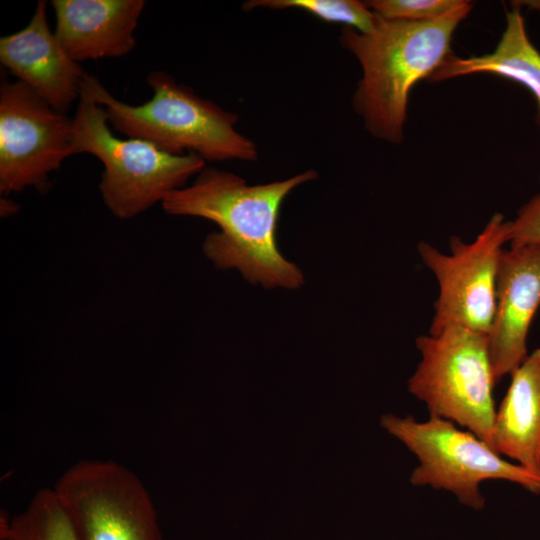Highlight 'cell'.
<instances>
[{"label":"cell","instance_id":"6da1fadb","mask_svg":"<svg viewBox=\"0 0 540 540\" xmlns=\"http://www.w3.org/2000/svg\"><path fill=\"white\" fill-rule=\"evenodd\" d=\"M318 178L309 169L288 179L248 185L230 171L205 167L188 187L168 194L161 203L174 216L210 220L221 229L208 235L205 255L219 269H237L253 284L296 289L301 270L285 259L277 245L280 207L296 187Z\"/></svg>","mask_w":540,"mask_h":540},{"label":"cell","instance_id":"7a4b0ae2","mask_svg":"<svg viewBox=\"0 0 540 540\" xmlns=\"http://www.w3.org/2000/svg\"><path fill=\"white\" fill-rule=\"evenodd\" d=\"M471 8L464 0L453 11L430 21L376 15L368 32L343 27L340 44L361 68L352 105L371 136L392 144L402 142L410 91L451 55L453 34Z\"/></svg>","mask_w":540,"mask_h":540},{"label":"cell","instance_id":"3957f363","mask_svg":"<svg viewBox=\"0 0 540 540\" xmlns=\"http://www.w3.org/2000/svg\"><path fill=\"white\" fill-rule=\"evenodd\" d=\"M147 83L153 96L141 105L120 101L89 74L82 93L104 107L115 130L151 142L170 154L188 151L205 162L258 159L254 141L236 129V113L200 97L166 72H151Z\"/></svg>","mask_w":540,"mask_h":540},{"label":"cell","instance_id":"277c9868","mask_svg":"<svg viewBox=\"0 0 540 540\" xmlns=\"http://www.w3.org/2000/svg\"><path fill=\"white\" fill-rule=\"evenodd\" d=\"M108 123L104 107L82 93L73 117V153L91 154L103 163L99 189L105 205L120 219L162 203L205 168L194 153L173 155L142 139L116 137Z\"/></svg>","mask_w":540,"mask_h":540},{"label":"cell","instance_id":"5b68a950","mask_svg":"<svg viewBox=\"0 0 540 540\" xmlns=\"http://www.w3.org/2000/svg\"><path fill=\"white\" fill-rule=\"evenodd\" d=\"M421 360L408 380V390L424 402L430 416L471 431L490 447L496 408V385L488 335L449 326L416 339Z\"/></svg>","mask_w":540,"mask_h":540},{"label":"cell","instance_id":"8992f818","mask_svg":"<svg viewBox=\"0 0 540 540\" xmlns=\"http://www.w3.org/2000/svg\"><path fill=\"white\" fill-rule=\"evenodd\" d=\"M382 425L417 457L419 464L410 476L413 486L449 491L475 511L485 506L480 491L484 481H508L540 494V478L449 420L430 416L421 422L412 416L386 415Z\"/></svg>","mask_w":540,"mask_h":540},{"label":"cell","instance_id":"52a82bcc","mask_svg":"<svg viewBox=\"0 0 540 540\" xmlns=\"http://www.w3.org/2000/svg\"><path fill=\"white\" fill-rule=\"evenodd\" d=\"M53 489L78 540H162L147 489L115 461H79Z\"/></svg>","mask_w":540,"mask_h":540},{"label":"cell","instance_id":"ba28073f","mask_svg":"<svg viewBox=\"0 0 540 540\" xmlns=\"http://www.w3.org/2000/svg\"><path fill=\"white\" fill-rule=\"evenodd\" d=\"M510 226L511 221L496 213L472 243L452 236L447 255L419 243L418 253L439 285L430 335L449 326L488 335L496 307L499 260L503 244L509 242Z\"/></svg>","mask_w":540,"mask_h":540},{"label":"cell","instance_id":"9c48e42d","mask_svg":"<svg viewBox=\"0 0 540 540\" xmlns=\"http://www.w3.org/2000/svg\"><path fill=\"white\" fill-rule=\"evenodd\" d=\"M73 118L16 80L0 85V191L33 187L44 193L49 174L74 155Z\"/></svg>","mask_w":540,"mask_h":540},{"label":"cell","instance_id":"30bf717a","mask_svg":"<svg viewBox=\"0 0 540 540\" xmlns=\"http://www.w3.org/2000/svg\"><path fill=\"white\" fill-rule=\"evenodd\" d=\"M540 307V246L510 247L499 260L496 307L488 333L496 384L526 359L527 337Z\"/></svg>","mask_w":540,"mask_h":540},{"label":"cell","instance_id":"8fae6325","mask_svg":"<svg viewBox=\"0 0 540 540\" xmlns=\"http://www.w3.org/2000/svg\"><path fill=\"white\" fill-rule=\"evenodd\" d=\"M46 8V1H38L26 27L0 38V62L54 109L66 113L80 100L88 74L51 31Z\"/></svg>","mask_w":540,"mask_h":540},{"label":"cell","instance_id":"7c38bea8","mask_svg":"<svg viewBox=\"0 0 540 540\" xmlns=\"http://www.w3.org/2000/svg\"><path fill=\"white\" fill-rule=\"evenodd\" d=\"M55 35L76 62L131 52L144 0H53Z\"/></svg>","mask_w":540,"mask_h":540},{"label":"cell","instance_id":"4fadbf2b","mask_svg":"<svg viewBox=\"0 0 540 540\" xmlns=\"http://www.w3.org/2000/svg\"><path fill=\"white\" fill-rule=\"evenodd\" d=\"M493 449L540 478V348L511 373L495 411Z\"/></svg>","mask_w":540,"mask_h":540},{"label":"cell","instance_id":"5bb4252c","mask_svg":"<svg viewBox=\"0 0 540 540\" xmlns=\"http://www.w3.org/2000/svg\"><path fill=\"white\" fill-rule=\"evenodd\" d=\"M475 73H491L525 86L535 97L540 115V52L530 41L520 9L506 14L505 30L493 52L470 58L449 55L429 78L442 81Z\"/></svg>","mask_w":540,"mask_h":540},{"label":"cell","instance_id":"9a60e30c","mask_svg":"<svg viewBox=\"0 0 540 540\" xmlns=\"http://www.w3.org/2000/svg\"><path fill=\"white\" fill-rule=\"evenodd\" d=\"M1 540H78L53 488L39 490L27 507L0 520Z\"/></svg>","mask_w":540,"mask_h":540},{"label":"cell","instance_id":"2e32d148","mask_svg":"<svg viewBox=\"0 0 540 540\" xmlns=\"http://www.w3.org/2000/svg\"><path fill=\"white\" fill-rule=\"evenodd\" d=\"M256 8L297 9L321 21L343 24L359 32L371 30L377 17L366 2L357 0H248L242 4L246 12Z\"/></svg>","mask_w":540,"mask_h":540},{"label":"cell","instance_id":"e0dca14e","mask_svg":"<svg viewBox=\"0 0 540 540\" xmlns=\"http://www.w3.org/2000/svg\"><path fill=\"white\" fill-rule=\"evenodd\" d=\"M464 0H371L368 7L379 17L407 22H424L444 16Z\"/></svg>","mask_w":540,"mask_h":540},{"label":"cell","instance_id":"ac0fdd59","mask_svg":"<svg viewBox=\"0 0 540 540\" xmlns=\"http://www.w3.org/2000/svg\"><path fill=\"white\" fill-rule=\"evenodd\" d=\"M508 243L511 247L540 246V194L523 205L511 221Z\"/></svg>","mask_w":540,"mask_h":540},{"label":"cell","instance_id":"d6986e66","mask_svg":"<svg viewBox=\"0 0 540 540\" xmlns=\"http://www.w3.org/2000/svg\"><path fill=\"white\" fill-rule=\"evenodd\" d=\"M18 210V205L7 198H1V215L8 216Z\"/></svg>","mask_w":540,"mask_h":540},{"label":"cell","instance_id":"ffe728a7","mask_svg":"<svg viewBox=\"0 0 540 540\" xmlns=\"http://www.w3.org/2000/svg\"><path fill=\"white\" fill-rule=\"evenodd\" d=\"M512 6L515 8L526 7L531 10L540 11V0H520L512 1Z\"/></svg>","mask_w":540,"mask_h":540}]
</instances>
